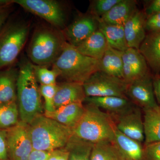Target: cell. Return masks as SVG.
Returning <instances> with one entry per match:
<instances>
[{
	"label": "cell",
	"mask_w": 160,
	"mask_h": 160,
	"mask_svg": "<svg viewBox=\"0 0 160 160\" xmlns=\"http://www.w3.org/2000/svg\"><path fill=\"white\" fill-rule=\"evenodd\" d=\"M139 51L156 75L160 73V32H149L140 46Z\"/></svg>",
	"instance_id": "obj_17"
},
{
	"label": "cell",
	"mask_w": 160,
	"mask_h": 160,
	"mask_svg": "<svg viewBox=\"0 0 160 160\" xmlns=\"http://www.w3.org/2000/svg\"><path fill=\"white\" fill-rule=\"evenodd\" d=\"M69 156V151L65 147L51 151L47 160H68Z\"/></svg>",
	"instance_id": "obj_35"
},
{
	"label": "cell",
	"mask_w": 160,
	"mask_h": 160,
	"mask_svg": "<svg viewBox=\"0 0 160 160\" xmlns=\"http://www.w3.org/2000/svg\"><path fill=\"white\" fill-rule=\"evenodd\" d=\"M8 157L10 160H28L33 150L29 124L20 121L6 130Z\"/></svg>",
	"instance_id": "obj_9"
},
{
	"label": "cell",
	"mask_w": 160,
	"mask_h": 160,
	"mask_svg": "<svg viewBox=\"0 0 160 160\" xmlns=\"http://www.w3.org/2000/svg\"><path fill=\"white\" fill-rule=\"evenodd\" d=\"M146 29L149 32H160V12L146 18Z\"/></svg>",
	"instance_id": "obj_33"
},
{
	"label": "cell",
	"mask_w": 160,
	"mask_h": 160,
	"mask_svg": "<svg viewBox=\"0 0 160 160\" xmlns=\"http://www.w3.org/2000/svg\"><path fill=\"white\" fill-rule=\"evenodd\" d=\"M66 42L62 30L51 26L41 25L33 32L27 48V56L35 65H52L60 56Z\"/></svg>",
	"instance_id": "obj_2"
},
{
	"label": "cell",
	"mask_w": 160,
	"mask_h": 160,
	"mask_svg": "<svg viewBox=\"0 0 160 160\" xmlns=\"http://www.w3.org/2000/svg\"><path fill=\"white\" fill-rule=\"evenodd\" d=\"M82 116L72 129L73 135L92 143L114 141L115 125L111 116L86 103Z\"/></svg>",
	"instance_id": "obj_3"
},
{
	"label": "cell",
	"mask_w": 160,
	"mask_h": 160,
	"mask_svg": "<svg viewBox=\"0 0 160 160\" xmlns=\"http://www.w3.org/2000/svg\"><path fill=\"white\" fill-rule=\"evenodd\" d=\"M6 130L0 129V160H8Z\"/></svg>",
	"instance_id": "obj_34"
},
{
	"label": "cell",
	"mask_w": 160,
	"mask_h": 160,
	"mask_svg": "<svg viewBox=\"0 0 160 160\" xmlns=\"http://www.w3.org/2000/svg\"><path fill=\"white\" fill-rule=\"evenodd\" d=\"M86 97L83 84L65 82L58 84L54 99L55 109L76 103H83Z\"/></svg>",
	"instance_id": "obj_15"
},
{
	"label": "cell",
	"mask_w": 160,
	"mask_h": 160,
	"mask_svg": "<svg viewBox=\"0 0 160 160\" xmlns=\"http://www.w3.org/2000/svg\"><path fill=\"white\" fill-rule=\"evenodd\" d=\"M28 12L45 20L54 28L62 30L66 27V9L54 0H13Z\"/></svg>",
	"instance_id": "obj_8"
},
{
	"label": "cell",
	"mask_w": 160,
	"mask_h": 160,
	"mask_svg": "<svg viewBox=\"0 0 160 160\" xmlns=\"http://www.w3.org/2000/svg\"><path fill=\"white\" fill-rule=\"evenodd\" d=\"M99 22L89 12L80 15L62 30L67 42L78 46L98 29Z\"/></svg>",
	"instance_id": "obj_12"
},
{
	"label": "cell",
	"mask_w": 160,
	"mask_h": 160,
	"mask_svg": "<svg viewBox=\"0 0 160 160\" xmlns=\"http://www.w3.org/2000/svg\"><path fill=\"white\" fill-rule=\"evenodd\" d=\"M50 153L51 152L33 150L28 160H47Z\"/></svg>",
	"instance_id": "obj_38"
},
{
	"label": "cell",
	"mask_w": 160,
	"mask_h": 160,
	"mask_svg": "<svg viewBox=\"0 0 160 160\" xmlns=\"http://www.w3.org/2000/svg\"><path fill=\"white\" fill-rule=\"evenodd\" d=\"M90 160H124L114 141L93 144Z\"/></svg>",
	"instance_id": "obj_26"
},
{
	"label": "cell",
	"mask_w": 160,
	"mask_h": 160,
	"mask_svg": "<svg viewBox=\"0 0 160 160\" xmlns=\"http://www.w3.org/2000/svg\"><path fill=\"white\" fill-rule=\"evenodd\" d=\"M144 144L160 141V106L142 110Z\"/></svg>",
	"instance_id": "obj_24"
},
{
	"label": "cell",
	"mask_w": 160,
	"mask_h": 160,
	"mask_svg": "<svg viewBox=\"0 0 160 160\" xmlns=\"http://www.w3.org/2000/svg\"><path fill=\"white\" fill-rule=\"evenodd\" d=\"M18 68L9 66L0 69V103L17 102Z\"/></svg>",
	"instance_id": "obj_19"
},
{
	"label": "cell",
	"mask_w": 160,
	"mask_h": 160,
	"mask_svg": "<svg viewBox=\"0 0 160 160\" xmlns=\"http://www.w3.org/2000/svg\"><path fill=\"white\" fill-rule=\"evenodd\" d=\"M123 52L108 45L102 58L99 60V71L123 79Z\"/></svg>",
	"instance_id": "obj_23"
},
{
	"label": "cell",
	"mask_w": 160,
	"mask_h": 160,
	"mask_svg": "<svg viewBox=\"0 0 160 160\" xmlns=\"http://www.w3.org/2000/svg\"><path fill=\"white\" fill-rule=\"evenodd\" d=\"M141 108L135 106L122 114L111 116L117 129L135 141H145L143 119Z\"/></svg>",
	"instance_id": "obj_11"
},
{
	"label": "cell",
	"mask_w": 160,
	"mask_h": 160,
	"mask_svg": "<svg viewBox=\"0 0 160 160\" xmlns=\"http://www.w3.org/2000/svg\"><path fill=\"white\" fill-rule=\"evenodd\" d=\"M108 47L106 38L98 29L78 46L74 47L82 54L100 60Z\"/></svg>",
	"instance_id": "obj_21"
},
{
	"label": "cell",
	"mask_w": 160,
	"mask_h": 160,
	"mask_svg": "<svg viewBox=\"0 0 160 160\" xmlns=\"http://www.w3.org/2000/svg\"><path fill=\"white\" fill-rule=\"evenodd\" d=\"M98 29L104 35L108 45L124 52L128 49L123 26L111 25L98 21Z\"/></svg>",
	"instance_id": "obj_25"
},
{
	"label": "cell",
	"mask_w": 160,
	"mask_h": 160,
	"mask_svg": "<svg viewBox=\"0 0 160 160\" xmlns=\"http://www.w3.org/2000/svg\"><path fill=\"white\" fill-rule=\"evenodd\" d=\"M137 3L135 0H121L98 20L107 24L123 26L138 9Z\"/></svg>",
	"instance_id": "obj_20"
},
{
	"label": "cell",
	"mask_w": 160,
	"mask_h": 160,
	"mask_svg": "<svg viewBox=\"0 0 160 160\" xmlns=\"http://www.w3.org/2000/svg\"><path fill=\"white\" fill-rule=\"evenodd\" d=\"M30 26L24 20L9 19L0 30V69L16 61L28 39Z\"/></svg>",
	"instance_id": "obj_6"
},
{
	"label": "cell",
	"mask_w": 160,
	"mask_h": 160,
	"mask_svg": "<svg viewBox=\"0 0 160 160\" xmlns=\"http://www.w3.org/2000/svg\"><path fill=\"white\" fill-rule=\"evenodd\" d=\"M153 91L158 106H160V76L156 75L152 79Z\"/></svg>",
	"instance_id": "obj_39"
},
{
	"label": "cell",
	"mask_w": 160,
	"mask_h": 160,
	"mask_svg": "<svg viewBox=\"0 0 160 160\" xmlns=\"http://www.w3.org/2000/svg\"><path fill=\"white\" fill-rule=\"evenodd\" d=\"M93 145L72 135L66 146L69 152L68 160H90Z\"/></svg>",
	"instance_id": "obj_27"
},
{
	"label": "cell",
	"mask_w": 160,
	"mask_h": 160,
	"mask_svg": "<svg viewBox=\"0 0 160 160\" xmlns=\"http://www.w3.org/2000/svg\"><path fill=\"white\" fill-rule=\"evenodd\" d=\"M29 125L33 150L51 152L64 148L73 135L72 129L44 113Z\"/></svg>",
	"instance_id": "obj_4"
},
{
	"label": "cell",
	"mask_w": 160,
	"mask_h": 160,
	"mask_svg": "<svg viewBox=\"0 0 160 160\" xmlns=\"http://www.w3.org/2000/svg\"><path fill=\"white\" fill-rule=\"evenodd\" d=\"M123 79L127 84L149 72L146 60L139 49L128 48L122 54Z\"/></svg>",
	"instance_id": "obj_13"
},
{
	"label": "cell",
	"mask_w": 160,
	"mask_h": 160,
	"mask_svg": "<svg viewBox=\"0 0 160 160\" xmlns=\"http://www.w3.org/2000/svg\"><path fill=\"white\" fill-rule=\"evenodd\" d=\"M32 68L36 79L40 85H51L57 84L58 72L54 69L50 70L47 66L35 65L32 63Z\"/></svg>",
	"instance_id": "obj_29"
},
{
	"label": "cell",
	"mask_w": 160,
	"mask_h": 160,
	"mask_svg": "<svg viewBox=\"0 0 160 160\" xmlns=\"http://www.w3.org/2000/svg\"><path fill=\"white\" fill-rule=\"evenodd\" d=\"M84 102L94 105L111 116L122 114L135 106L128 98L117 97H86Z\"/></svg>",
	"instance_id": "obj_16"
},
{
	"label": "cell",
	"mask_w": 160,
	"mask_h": 160,
	"mask_svg": "<svg viewBox=\"0 0 160 160\" xmlns=\"http://www.w3.org/2000/svg\"><path fill=\"white\" fill-rule=\"evenodd\" d=\"M20 121L17 102L0 103V129L8 130Z\"/></svg>",
	"instance_id": "obj_28"
},
{
	"label": "cell",
	"mask_w": 160,
	"mask_h": 160,
	"mask_svg": "<svg viewBox=\"0 0 160 160\" xmlns=\"http://www.w3.org/2000/svg\"><path fill=\"white\" fill-rule=\"evenodd\" d=\"M121 0H94L92 1L89 12L98 20L107 13Z\"/></svg>",
	"instance_id": "obj_30"
},
{
	"label": "cell",
	"mask_w": 160,
	"mask_h": 160,
	"mask_svg": "<svg viewBox=\"0 0 160 160\" xmlns=\"http://www.w3.org/2000/svg\"><path fill=\"white\" fill-rule=\"evenodd\" d=\"M14 4L13 0H0V7Z\"/></svg>",
	"instance_id": "obj_40"
},
{
	"label": "cell",
	"mask_w": 160,
	"mask_h": 160,
	"mask_svg": "<svg viewBox=\"0 0 160 160\" xmlns=\"http://www.w3.org/2000/svg\"><path fill=\"white\" fill-rule=\"evenodd\" d=\"M83 103L69 104L59 107L52 112H45L44 114L72 130L84 113L85 106Z\"/></svg>",
	"instance_id": "obj_18"
},
{
	"label": "cell",
	"mask_w": 160,
	"mask_h": 160,
	"mask_svg": "<svg viewBox=\"0 0 160 160\" xmlns=\"http://www.w3.org/2000/svg\"><path fill=\"white\" fill-rule=\"evenodd\" d=\"M41 95L45 101L44 109L46 112H52L55 110L54 99L58 88V84L51 85H40Z\"/></svg>",
	"instance_id": "obj_31"
},
{
	"label": "cell",
	"mask_w": 160,
	"mask_h": 160,
	"mask_svg": "<svg viewBox=\"0 0 160 160\" xmlns=\"http://www.w3.org/2000/svg\"><path fill=\"white\" fill-rule=\"evenodd\" d=\"M52 65L66 82L82 84L99 70V60L82 54L68 42Z\"/></svg>",
	"instance_id": "obj_5"
},
{
	"label": "cell",
	"mask_w": 160,
	"mask_h": 160,
	"mask_svg": "<svg viewBox=\"0 0 160 160\" xmlns=\"http://www.w3.org/2000/svg\"><path fill=\"white\" fill-rule=\"evenodd\" d=\"M143 160H160V141L144 144Z\"/></svg>",
	"instance_id": "obj_32"
},
{
	"label": "cell",
	"mask_w": 160,
	"mask_h": 160,
	"mask_svg": "<svg viewBox=\"0 0 160 160\" xmlns=\"http://www.w3.org/2000/svg\"><path fill=\"white\" fill-rule=\"evenodd\" d=\"M150 72L127 84L126 95L129 99L142 110L158 106Z\"/></svg>",
	"instance_id": "obj_10"
},
{
	"label": "cell",
	"mask_w": 160,
	"mask_h": 160,
	"mask_svg": "<svg viewBox=\"0 0 160 160\" xmlns=\"http://www.w3.org/2000/svg\"><path fill=\"white\" fill-rule=\"evenodd\" d=\"M86 97H117L128 98L127 84L123 79L98 71L83 84Z\"/></svg>",
	"instance_id": "obj_7"
},
{
	"label": "cell",
	"mask_w": 160,
	"mask_h": 160,
	"mask_svg": "<svg viewBox=\"0 0 160 160\" xmlns=\"http://www.w3.org/2000/svg\"><path fill=\"white\" fill-rule=\"evenodd\" d=\"M160 12V0H153L145 8L144 14L146 18Z\"/></svg>",
	"instance_id": "obj_36"
},
{
	"label": "cell",
	"mask_w": 160,
	"mask_h": 160,
	"mask_svg": "<svg viewBox=\"0 0 160 160\" xmlns=\"http://www.w3.org/2000/svg\"><path fill=\"white\" fill-rule=\"evenodd\" d=\"M12 5L0 7V30L9 19L12 10Z\"/></svg>",
	"instance_id": "obj_37"
},
{
	"label": "cell",
	"mask_w": 160,
	"mask_h": 160,
	"mask_svg": "<svg viewBox=\"0 0 160 160\" xmlns=\"http://www.w3.org/2000/svg\"><path fill=\"white\" fill-rule=\"evenodd\" d=\"M18 69L17 102L20 120L29 124L35 118L44 113V107L32 62L27 58H23L19 63Z\"/></svg>",
	"instance_id": "obj_1"
},
{
	"label": "cell",
	"mask_w": 160,
	"mask_h": 160,
	"mask_svg": "<svg viewBox=\"0 0 160 160\" xmlns=\"http://www.w3.org/2000/svg\"><path fill=\"white\" fill-rule=\"evenodd\" d=\"M146 18L144 12L137 9L123 26L127 46L139 49L146 38Z\"/></svg>",
	"instance_id": "obj_14"
},
{
	"label": "cell",
	"mask_w": 160,
	"mask_h": 160,
	"mask_svg": "<svg viewBox=\"0 0 160 160\" xmlns=\"http://www.w3.org/2000/svg\"><path fill=\"white\" fill-rule=\"evenodd\" d=\"M114 142L124 160H143L142 143L126 136L117 128Z\"/></svg>",
	"instance_id": "obj_22"
}]
</instances>
